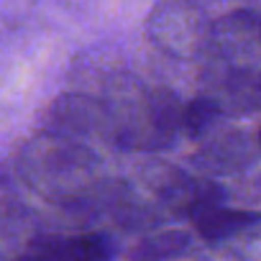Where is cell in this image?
I'll return each mask as SVG.
<instances>
[{"instance_id":"cell-3","label":"cell","mask_w":261,"mask_h":261,"mask_svg":"<svg viewBox=\"0 0 261 261\" xmlns=\"http://www.w3.org/2000/svg\"><path fill=\"white\" fill-rule=\"evenodd\" d=\"M195 59L202 92L225 115L261 113V16L233 11L213 21Z\"/></svg>"},{"instance_id":"cell-8","label":"cell","mask_w":261,"mask_h":261,"mask_svg":"<svg viewBox=\"0 0 261 261\" xmlns=\"http://www.w3.org/2000/svg\"><path fill=\"white\" fill-rule=\"evenodd\" d=\"M213 253L225 258H243V261H261V213L253 210V215L220 246L213 248Z\"/></svg>"},{"instance_id":"cell-2","label":"cell","mask_w":261,"mask_h":261,"mask_svg":"<svg viewBox=\"0 0 261 261\" xmlns=\"http://www.w3.org/2000/svg\"><path fill=\"white\" fill-rule=\"evenodd\" d=\"M16 172L34 195L77 215L100 213V200L110 182L87 139L46 128L26 141Z\"/></svg>"},{"instance_id":"cell-7","label":"cell","mask_w":261,"mask_h":261,"mask_svg":"<svg viewBox=\"0 0 261 261\" xmlns=\"http://www.w3.org/2000/svg\"><path fill=\"white\" fill-rule=\"evenodd\" d=\"M41 233L34 213L13 200H0V258H21Z\"/></svg>"},{"instance_id":"cell-9","label":"cell","mask_w":261,"mask_h":261,"mask_svg":"<svg viewBox=\"0 0 261 261\" xmlns=\"http://www.w3.org/2000/svg\"><path fill=\"white\" fill-rule=\"evenodd\" d=\"M185 253H192V236L185 230H164V233L139 241V246H134L125 256H130V258H174V256H185Z\"/></svg>"},{"instance_id":"cell-1","label":"cell","mask_w":261,"mask_h":261,"mask_svg":"<svg viewBox=\"0 0 261 261\" xmlns=\"http://www.w3.org/2000/svg\"><path fill=\"white\" fill-rule=\"evenodd\" d=\"M100 113V139L134 154H159L182 139V102L169 87L134 74H108L87 90Z\"/></svg>"},{"instance_id":"cell-11","label":"cell","mask_w":261,"mask_h":261,"mask_svg":"<svg viewBox=\"0 0 261 261\" xmlns=\"http://www.w3.org/2000/svg\"><path fill=\"white\" fill-rule=\"evenodd\" d=\"M256 149H258V154H261V125H258V130H256Z\"/></svg>"},{"instance_id":"cell-6","label":"cell","mask_w":261,"mask_h":261,"mask_svg":"<svg viewBox=\"0 0 261 261\" xmlns=\"http://www.w3.org/2000/svg\"><path fill=\"white\" fill-rule=\"evenodd\" d=\"M115 253H118V248L105 233L80 230V233H62V236L41 233L29 246L23 258H77V261H90V258H110Z\"/></svg>"},{"instance_id":"cell-4","label":"cell","mask_w":261,"mask_h":261,"mask_svg":"<svg viewBox=\"0 0 261 261\" xmlns=\"http://www.w3.org/2000/svg\"><path fill=\"white\" fill-rule=\"evenodd\" d=\"M207 29L205 11L195 0H159L146 18L149 41L174 59H195Z\"/></svg>"},{"instance_id":"cell-5","label":"cell","mask_w":261,"mask_h":261,"mask_svg":"<svg viewBox=\"0 0 261 261\" xmlns=\"http://www.w3.org/2000/svg\"><path fill=\"white\" fill-rule=\"evenodd\" d=\"M192 144H195L192 164L205 177H233L241 169L251 167L258 154L256 139H251L246 130L236 125H228L225 118Z\"/></svg>"},{"instance_id":"cell-10","label":"cell","mask_w":261,"mask_h":261,"mask_svg":"<svg viewBox=\"0 0 261 261\" xmlns=\"http://www.w3.org/2000/svg\"><path fill=\"white\" fill-rule=\"evenodd\" d=\"M228 202H238L241 207L261 205V167H246L238 174L228 177L225 185Z\"/></svg>"}]
</instances>
